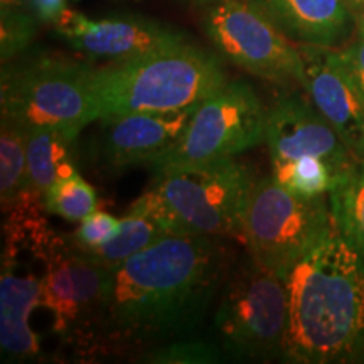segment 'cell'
<instances>
[{
  "mask_svg": "<svg viewBox=\"0 0 364 364\" xmlns=\"http://www.w3.org/2000/svg\"><path fill=\"white\" fill-rule=\"evenodd\" d=\"M228 272L226 250L218 238L159 240L112 268L107 297L80 356L136 358L156 346L194 338Z\"/></svg>",
  "mask_w": 364,
  "mask_h": 364,
  "instance_id": "1",
  "label": "cell"
},
{
  "mask_svg": "<svg viewBox=\"0 0 364 364\" xmlns=\"http://www.w3.org/2000/svg\"><path fill=\"white\" fill-rule=\"evenodd\" d=\"M282 361L348 363L364 354V257L331 225L285 275Z\"/></svg>",
  "mask_w": 364,
  "mask_h": 364,
  "instance_id": "2",
  "label": "cell"
},
{
  "mask_svg": "<svg viewBox=\"0 0 364 364\" xmlns=\"http://www.w3.org/2000/svg\"><path fill=\"white\" fill-rule=\"evenodd\" d=\"M220 59L188 43L93 68L97 120L118 113L174 112L215 93L228 83Z\"/></svg>",
  "mask_w": 364,
  "mask_h": 364,
  "instance_id": "3",
  "label": "cell"
},
{
  "mask_svg": "<svg viewBox=\"0 0 364 364\" xmlns=\"http://www.w3.org/2000/svg\"><path fill=\"white\" fill-rule=\"evenodd\" d=\"M147 191L179 235L243 236L257 179L236 157L154 169Z\"/></svg>",
  "mask_w": 364,
  "mask_h": 364,
  "instance_id": "4",
  "label": "cell"
},
{
  "mask_svg": "<svg viewBox=\"0 0 364 364\" xmlns=\"http://www.w3.org/2000/svg\"><path fill=\"white\" fill-rule=\"evenodd\" d=\"M44 208L22 213L31 250L43 265L39 306L53 316V331L80 354L110 284V268L100 265L56 233L43 218Z\"/></svg>",
  "mask_w": 364,
  "mask_h": 364,
  "instance_id": "5",
  "label": "cell"
},
{
  "mask_svg": "<svg viewBox=\"0 0 364 364\" xmlns=\"http://www.w3.org/2000/svg\"><path fill=\"white\" fill-rule=\"evenodd\" d=\"M287 321L285 280L248 253L230 268L218 295L213 318L218 346L233 359H282Z\"/></svg>",
  "mask_w": 364,
  "mask_h": 364,
  "instance_id": "6",
  "label": "cell"
},
{
  "mask_svg": "<svg viewBox=\"0 0 364 364\" xmlns=\"http://www.w3.org/2000/svg\"><path fill=\"white\" fill-rule=\"evenodd\" d=\"M93 68L65 58L44 56L2 70V117L24 127H49L78 139L97 122Z\"/></svg>",
  "mask_w": 364,
  "mask_h": 364,
  "instance_id": "7",
  "label": "cell"
},
{
  "mask_svg": "<svg viewBox=\"0 0 364 364\" xmlns=\"http://www.w3.org/2000/svg\"><path fill=\"white\" fill-rule=\"evenodd\" d=\"M332 221L326 196L302 198L272 174L255 182L245 215L243 238L248 253L285 279L294 263L321 238Z\"/></svg>",
  "mask_w": 364,
  "mask_h": 364,
  "instance_id": "8",
  "label": "cell"
},
{
  "mask_svg": "<svg viewBox=\"0 0 364 364\" xmlns=\"http://www.w3.org/2000/svg\"><path fill=\"white\" fill-rule=\"evenodd\" d=\"M203 24L218 51L241 70L270 83L304 86L300 48L255 0H218L204 9Z\"/></svg>",
  "mask_w": 364,
  "mask_h": 364,
  "instance_id": "9",
  "label": "cell"
},
{
  "mask_svg": "<svg viewBox=\"0 0 364 364\" xmlns=\"http://www.w3.org/2000/svg\"><path fill=\"white\" fill-rule=\"evenodd\" d=\"M267 108L247 81H228L198 103L174 149L152 169L236 157L265 142Z\"/></svg>",
  "mask_w": 364,
  "mask_h": 364,
  "instance_id": "10",
  "label": "cell"
},
{
  "mask_svg": "<svg viewBox=\"0 0 364 364\" xmlns=\"http://www.w3.org/2000/svg\"><path fill=\"white\" fill-rule=\"evenodd\" d=\"M265 142L272 166L316 156L339 177L358 162L312 100L295 93L282 95L267 108Z\"/></svg>",
  "mask_w": 364,
  "mask_h": 364,
  "instance_id": "11",
  "label": "cell"
},
{
  "mask_svg": "<svg viewBox=\"0 0 364 364\" xmlns=\"http://www.w3.org/2000/svg\"><path fill=\"white\" fill-rule=\"evenodd\" d=\"M54 27L73 49L91 59H107L110 63L129 61L188 41L181 31L147 17L90 19L70 7L61 14Z\"/></svg>",
  "mask_w": 364,
  "mask_h": 364,
  "instance_id": "12",
  "label": "cell"
},
{
  "mask_svg": "<svg viewBox=\"0 0 364 364\" xmlns=\"http://www.w3.org/2000/svg\"><path fill=\"white\" fill-rule=\"evenodd\" d=\"M198 103L174 112L118 113L100 118V159L108 169L156 167L188 129Z\"/></svg>",
  "mask_w": 364,
  "mask_h": 364,
  "instance_id": "13",
  "label": "cell"
},
{
  "mask_svg": "<svg viewBox=\"0 0 364 364\" xmlns=\"http://www.w3.org/2000/svg\"><path fill=\"white\" fill-rule=\"evenodd\" d=\"M304 90L326 120L334 127L358 161L364 159V98L343 51L326 46H300Z\"/></svg>",
  "mask_w": 364,
  "mask_h": 364,
  "instance_id": "14",
  "label": "cell"
},
{
  "mask_svg": "<svg viewBox=\"0 0 364 364\" xmlns=\"http://www.w3.org/2000/svg\"><path fill=\"white\" fill-rule=\"evenodd\" d=\"M41 280L33 263L22 262L21 250L6 240L0 273V349L7 363H31L41 358V343L31 327L39 307Z\"/></svg>",
  "mask_w": 364,
  "mask_h": 364,
  "instance_id": "15",
  "label": "cell"
},
{
  "mask_svg": "<svg viewBox=\"0 0 364 364\" xmlns=\"http://www.w3.org/2000/svg\"><path fill=\"white\" fill-rule=\"evenodd\" d=\"M290 39L332 48L351 26L348 0H255Z\"/></svg>",
  "mask_w": 364,
  "mask_h": 364,
  "instance_id": "16",
  "label": "cell"
},
{
  "mask_svg": "<svg viewBox=\"0 0 364 364\" xmlns=\"http://www.w3.org/2000/svg\"><path fill=\"white\" fill-rule=\"evenodd\" d=\"M171 235H179L169 218L164 215L154 196L147 189L129 206L122 218L118 233L102 247L81 250L86 257L107 268H115L125 260Z\"/></svg>",
  "mask_w": 364,
  "mask_h": 364,
  "instance_id": "17",
  "label": "cell"
},
{
  "mask_svg": "<svg viewBox=\"0 0 364 364\" xmlns=\"http://www.w3.org/2000/svg\"><path fill=\"white\" fill-rule=\"evenodd\" d=\"M75 142L49 127H27V193L43 201L54 182L78 174Z\"/></svg>",
  "mask_w": 364,
  "mask_h": 364,
  "instance_id": "18",
  "label": "cell"
},
{
  "mask_svg": "<svg viewBox=\"0 0 364 364\" xmlns=\"http://www.w3.org/2000/svg\"><path fill=\"white\" fill-rule=\"evenodd\" d=\"M29 199L38 198L27 193V127L2 117L0 120V203H2V211H11Z\"/></svg>",
  "mask_w": 364,
  "mask_h": 364,
  "instance_id": "19",
  "label": "cell"
},
{
  "mask_svg": "<svg viewBox=\"0 0 364 364\" xmlns=\"http://www.w3.org/2000/svg\"><path fill=\"white\" fill-rule=\"evenodd\" d=\"M329 204L341 233L364 257V159L338 177Z\"/></svg>",
  "mask_w": 364,
  "mask_h": 364,
  "instance_id": "20",
  "label": "cell"
},
{
  "mask_svg": "<svg viewBox=\"0 0 364 364\" xmlns=\"http://www.w3.org/2000/svg\"><path fill=\"white\" fill-rule=\"evenodd\" d=\"M272 176L290 193L302 198H321L329 194L338 181V174L329 164L316 156L299 157L295 161L272 166Z\"/></svg>",
  "mask_w": 364,
  "mask_h": 364,
  "instance_id": "21",
  "label": "cell"
},
{
  "mask_svg": "<svg viewBox=\"0 0 364 364\" xmlns=\"http://www.w3.org/2000/svg\"><path fill=\"white\" fill-rule=\"evenodd\" d=\"M43 208L49 215L80 223L98 209L97 191L78 174L61 179L43 196Z\"/></svg>",
  "mask_w": 364,
  "mask_h": 364,
  "instance_id": "22",
  "label": "cell"
},
{
  "mask_svg": "<svg viewBox=\"0 0 364 364\" xmlns=\"http://www.w3.org/2000/svg\"><path fill=\"white\" fill-rule=\"evenodd\" d=\"M223 349L204 339L184 338L156 346L134 358L150 364H215L223 361Z\"/></svg>",
  "mask_w": 364,
  "mask_h": 364,
  "instance_id": "23",
  "label": "cell"
},
{
  "mask_svg": "<svg viewBox=\"0 0 364 364\" xmlns=\"http://www.w3.org/2000/svg\"><path fill=\"white\" fill-rule=\"evenodd\" d=\"M36 17L27 14L11 2L2 0V27H0V53L2 63L11 61L17 54L24 51L36 34Z\"/></svg>",
  "mask_w": 364,
  "mask_h": 364,
  "instance_id": "24",
  "label": "cell"
},
{
  "mask_svg": "<svg viewBox=\"0 0 364 364\" xmlns=\"http://www.w3.org/2000/svg\"><path fill=\"white\" fill-rule=\"evenodd\" d=\"M122 218H115L110 213L97 209L80 221L75 233L71 235L73 243L81 250H93L110 241L118 233Z\"/></svg>",
  "mask_w": 364,
  "mask_h": 364,
  "instance_id": "25",
  "label": "cell"
},
{
  "mask_svg": "<svg viewBox=\"0 0 364 364\" xmlns=\"http://www.w3.org/2000/svg\"><path fill=\"white\" fill-rule=\"evenodd\" d=\"M343 54L364 98V34H358V39L343 49Z\"/></svg>",
  "mask_w": 364,
  "mask_h": 364,
  "instance_id": "26",
  "label": "cell"
},
{
  "mask_svg": "<svg viewBox=\"0 0 364 364\" xmlns=\"http://www.w3.org/2000/svg\"><path fill=\"white\" fill-rule=\"evenodd\" d=\"M31 14L44 24H56L61 14L68 9V0H27Z\"/></svg>",
  "mask_w": 364,
  "mask_h": 364,
  "instance_id": "27",
  "label": "cell"
},
{
  "mask_svg": "<svg viewBox=\"0 0 364 364\" xmlns=\"http://www.w3.org/2000/svg\"><path fill=\"white\" fill-rule=\"evenodd\" d=\"M356 26H358V34H364V4L358 7Z\"/></svg>",
  "mask_w": 364,
  "mask_h": 364,
  "instance_id": "28",
  "label": "cell"
},
{
  "mask_svg": "<svg viewBox=\"0 0 364 364\" xmlns=\"http://www.w3.org/2000/svg\"><path fill=\"white\" fill-rule=\"evenodd\" d=\"M186 2H189L191 6H196V7H204V9H206L208 6H211V4L218 2V0H186Z\"/></svg>",
  "mask_w": 364,
  "mask_h": 364,
  "instance_id": "29",
  "label": "cell"
},
{
  "mask_svg": "<svg viewBox=\"0 0 364 364\" xmlns=\"http://www.w3.org/2000/svg\"><path fill=\"white\" fill-rule=\"evenodd\" d=\"M348 4L351 6V9H358L359 6H363L364 0H348Z\"/></svg>",
  "mask_w": 364,
  "mask_h": 364,
  "instance_id": "30",
  "label": "cell"
}]
</instances>
